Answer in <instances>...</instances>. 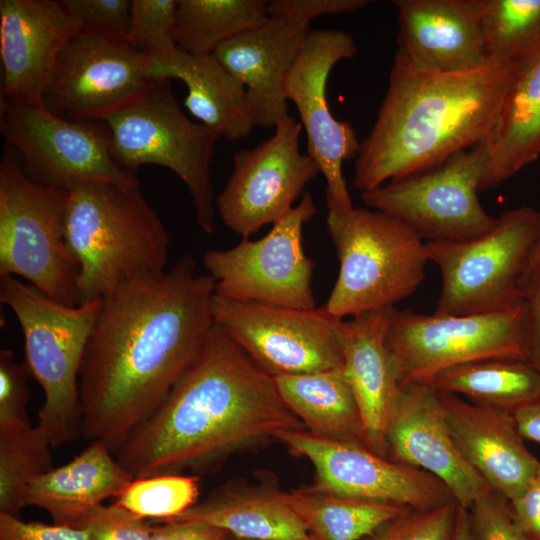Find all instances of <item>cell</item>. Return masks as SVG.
<instances>
[{"mask_svg": "<svg viewBox=\"0 0 540 540\" xmlns=\"http://www.w3.org/2000/svg\"><path fill=\"white\" fill-rule=\"evenodd\" d=\"M0 300L19 322L24 362L44 392L37 427L51 447L74 441L82 434L80 369L101 299L66 306L17 277L2 275Z\"/></svg>", "mask_w": 540, "mask_h": 540, "instance_id": "5", "label": "cell"}, {"mask_svg": "<svg viewBox=\"0 0 540 540\" xmlns=\"http://www.w3.org/2000/svg\"><path fill=\"white\" fill-rule=\"evenodd\" d=\"M512 415L522 438L540 443V395Z\"/></svg>", "mask_w": 540, "mask_h": 540, "instance_id": "47", "label": "cell"}, {"mask_svg": "<svg viewBox=\"0 0 540 540\" xmlns=\"http://www.w3.org/2000/svg\"><path fill=\"white\" fill-rule=\"evenodd\" d=\"M369 0H274L268 2L270 17L309 22L321 15L351 13L367 6Z\"/></svg>", "mask_w": 540, "mask_h": 540, "instance_id": "42", "label": "cell"}, {"mask_svg": "<svg viewBox=\"0 0 540 540\" xmlns=\"http://www.w3.org/2000/svg\"><path fill=\"white\" fill-rule=\"evenodd\" d=\"M437 392L514 412L540 395V371L524 360L494 358L445 369L428 382Z\"/></svg>", "mask_w": 540, "mask_h": 540, "instance_id": "30", "label": "cell"}, {"mask_svg": "<svg viewBox=\"0 0 540 540\" xmlns=\"http://www.w3.org/2000/svg\"><path fill=\"white\" fill-rule=\"evenodd\" d=\"M226 540H243V539L235 538L229 535Z\"/></svg>", "mask_w": 540, "mask_h": 540, "instance_id": "50", "label": "cell"}, {"mask_svg": "<svg viewBox=\"0 0 540 540\" xmlns=\"http://www.w3.org/2000/svg\"><path fill=\"white\" fill-rule=\"evenodd\" d=\"M274 380L282 400L307 431L364 444L361 414L342 366Z\"/></svg>", "mask_w": 540, "mask_h": 540, "instance_id": "29", "label": "cell"}, {"mask_svg": "<svg viewBox=\"0 0 540 540\" xmlns=\"http://www.w3.org/2000/svg\"><path fill=\"white\" fill-rule=\"evenodd\" d=\"M112 454L104 442L91 441L73 460L34 479L26 506L44 509L53 524L85 528L96 508L134 480Z\"/></svg>", "mask_w": 540, "mask_h": 540, "instance_id": "25", "label": "cell"}, {"mask_svg": "<svg viewBox=\"0 0 540 540\" xmlns=\"http://www.w3.org/2000/svg\"><path fill=\"white\" fill-rule=\"evenodd\" d=\"M199 480L193 474H160L134 479L114 503L153 521L165 522L197 502Z\"/></svg>", "mask_w": 540, "mask_h": 540, "instance_id": "35", "label": "cell"}, {"mask_svg": "<svg viewBox=\"0 0 540 540\" xmlns=\"http://www.w3.org/2000/svg\"><path fill=\"white\" fill-rule=\"evenodd\" d=\"M85 527L90 540H150L153 525L113 502L96 508Z\"/></svg>", "mask_w": 540, "mask_h": 540, "instance_id": "41", "label": "cell"}, {"mask_svg": "<svg viewBox=\"0 0 540 540\" xmlns=\"http://www.w3.org/2000/svg\"><path fill=\"white\" fill-rule=\"evenodd\" d=\"M455 501L428 509H408L365 540H452Z\"/></svg>", "mask_w": 540, "mask_h": 540, "instance_id": "37", "label": "cell"}, {"mask_svg": "<svg viewBox=\"0 0 540 540\" xmlns=\"http://www.w3.org/2000/svg\"><path fill=\"white\" fill-rule=\"evenodd\" d=\"M302 128L288 115L277 122L270 138L234 154L232 173L215 205L224 224L243 238L286 217L320 173L315 161L300 151Z\"/></svg>", "mask_w": 540, "mask_h": 540, "instance_id": "16", "label": "cell"}, {"mask_svg": "<svg viewBox=\"0 0 540 540\" xmlns=\"http://www.w3.org/2000/svg\"><path fill=\"white\" fill-rule=\"evenodd\" d=\"M26 363L15 360L9 349L0 351V428L29 425L26 404L29 399Z\"/></svg>", "mask_w": 540, "mask_h": 540, "instance_id": "39", "label": "cell"}, {"mask_svg": "<svg viewBox=\"0 0 540 540\" xmlns=\"http://www.w3.org/2000/svg\"><path fill=\"white\" fill-rule=\"evenodd\" d=\"M485 144L480 191L500 185L540 156V58L518 72Z\"/></svg>", "mask_w": 540, "mask_h": 540, "instance_id": "28", "label": "cell"}, {"mask_svg": "<svg viewBox=\"0 0 540 540\" xmlns=\"http://www.w3.org/2000/svg\"><path fill=\"white\" fill-rule=\"evenodd\" d=\"M0 131L40 185L69 191L85 183L139 182L116 160L106 126L61 118L43 103L0 98Z\"/></svg>", "mask_w": 540, "mask_h": 540, "instance_id": "11", "label": "cell"}, {"mask_svg": "<svg viewBox=\"0 0 540 540\" xmlns=\"http://www.w3.org/2000/svg\"><path fill=\"white\" fill-rule=\"evenodd\" d=\"M169 521L207 524L243 540H300L310 536L286 492L244 480L225 483Z\"/></svg>", "mask_w": 540, "mask_h": 540, "instance_id": "26", "label": "cell"}, {"mask_svg": "<svg viewBox=\"0 0 540 540\" xmlns=\"http://www.w3.org/2000/svg\"><path fill=\"white\" fill-rule=\"evenodd\" d=\"M310 193L257 240L243 238L227 250H209L203 264L215 282V295L238 301L315 308L314 263L303 248V227L317 213Z\"/></svg>", "mask_w": 540, "mask_h": 540, "instance_id": "13", "label": "cell"}, {"mask_svg": "<svg viewBox=\"0 0 540 540\" xmlns=\"http://www.w3.org/2000/svg\"><path fill=\"white\" fill-rule=\"evenodd\" d=\"M229 534L193 521H167L153 525L150 540H226Z\"/></svg>", "mask_w": 540, "mask_h": 540, "instance_id": "46", "label": "cell"}, {"mask_svg": "<svg viewBox=\"0 0 540 540\" xmlns=\"http://www.w3.org/2000/svg\"><path fill=\"white\" fill-rule=\"evenodd\" d=\"M178 0H132L129 42L151 59L180 52L175 39Z\"/></svg>", "mask_w": 540, "mask_h": 540, "instance_id": "36", "label": "cell"}, {"mask_svg": "<svg viewBox=\"0 0 540 540\" xmlns=\"http://www.w3.org/2000/svg\"><path fill=\"white\" fill-rule=\"evenodd\" d=\"M385 440L388 459L432 474L465 510L494 492L457 448L438 392L429 383L401 387Z\"/></svg>", "mask_w": 540, "mask_h": 540, "instance_id": "19", "label": "cell"}, {"mask_svg": "<svg viewBox=\"0 0 540 540\" xmlns=\"http://www.w3.org/2000/svg\"><path fill=\"white\" fill-rule=\"evenodd\" d=\"M295 455L315 470L316 489L342 498L428 509L455 501L448 487L432 474L380 456L364 444L316 436L306 429L282 433Z\"/></svg>", "mask_w": 540, "mask_h": 540, "instance_id": "18", "label": "cell"}, {"mask_svg": "<svg viewBox=\"0 0 540 540\" xmlns=\"http://www.w3.org/2000/svg\"><path fill=\"white\" fill-rule=\"evenodd\" d=\"M508 503L517 527L534 540L540 538V463L522 493Z\"/></svg>", "mask_w": 540, "mask_h": 540, "instance_id": "45", "label": "cell"}, {"mask_svg": "<svg viewBox=\"0 0 540 540\" xmlns=\"http://www.w3.org/2000/svg\"><path fill=\"white\" fill-rule=\"evenodd\" d=\"M310 30L309 22L269 16L213 53L244 87L255 127H275L289 115L285 82Z\"/></svg>", "mask_w": 540, "mask_h": 540, "instance_id": "22", "label": "cell"}, {"mask_svg": "<svg viewBox=\"0 0 540 540\" xmlns=\"http://www.w3.org/2000/svg\"><path fill=\"white\" fill-rule=\"evenodd\" d=\"M102 122L118 163L134 174L147 164L173 171L189 192L197 224L212 233L216 197L210 166L220 136L184 114L170 80H153L139 97Z\"/></svg>", "mask_w": 540, "mask_h": 540, "instance_id": "8", "label": "cell"}, {"mask_svg": "<svg viewBox=\"0 0 540 540\" xmlns=\"http://www.w3.org/2000/svg\"><path fill=\"white\" fill-rule=\"evenodd\" d=\"M0 540H90L89 530L56 524L25 522L0 514Z\"/></svg>", "mask_w": 540, "mask_h": 540, "instance_id": "43", "label": "cell"}, {"mask_svg": "<svg viewBox=\"0 0 540 540\" xmlns=\"http://www.w3.org/2000/svg\"><path fill=\"white\" fill-rule=\"evenodd\" d=\"M395 309L387 307L339 323L342 368L361 414L364 444L386 458V429L401 390L385 343Z\"/></svg>", "mask_w": 540, "mask_h": 540, "instance_id": "24", "label": "cell"}, {"mask_svg": "<svg viewBox=\"0 0 540 540\" xmlns=\"http://www.w3.org/2000/svg\"><path fill=\"white\" fill-rule=\"evenodd\" d=\"M215 282L190 254L101 298L82 361V434L115 454L162 403L214 325Z\"/></svg>", "mask_w": 540, "mask_h": 540, "instance_id": "1", "label": "cell"}, {"mask_svg": "<svg viewBox=\"0 0 540 540\" xmlns=\"http://www.w3.org/2000/svg\"><path fill=\"white\" fill-rule=\"evenodd\" d=\"M540 237V212L507 211L488 232L466 241H425L442 274L434 313L479 315L507 310L523 298L520 282Z\"/></svg>", "mask_w": 540, "mask_h": 540, "instance_id": "9", "label": "cell"}, {"mask_svg": "<svg viewBox=\"0 0 540 540\" xmlns=\"http://www.w3.org/2000/svg\"><path fill=\"white\" fill-rule=\"evenodd\" d=\"M339 273L324 307L343 319L393 307L425 279V242L400 219L375 209L329 211Z\"/></svg>", "mask_w": 540, "mask_h": 540, "instance_id": "6", "label": "cell"}, {"mask_svg": "<svg viewBox=\"0 0 540 540\" xmlns=\"http://www.w3.org/2000/svg\"><path fill=\"white\" fill-rule=\"evenodd\" d=\"M146 73L152 80L182 81L187 110L220 137L238 141L255 128L244 87L214 54L193 56L180 50L170 58H148Z\"/></svg>", "mask_w": 540, "mask_h": 540, "instance_id": "27", "label": "cell"}, {"mask_svg": "<svg viewBox=\"0 0 540 540\" xmlns=\"http://www.w3.org/2000/svg\"><path fill=\"white\" fill-rule=\"evenodd\" d=\"M452 438L462 456L508 501L522 493L540 461L526 448L511 412L438 392Z\"/></svg>", "mask_w": 540, "mask_h": 540, "instance_id": "23", "label": "cell"}, {"mask_svg": "<svg viewBox=\"0 0 540 540\" xmlns=\"http://www.w3.org/2000/svg\"><path fill=\"white\" fill-rule=\"evenodd\" d=\"M356 53L348 32L310 30L285 82V97L295 104L306 132L307 154L326 180L327 206L337 213L353 208L342 166L356 157L360 142L353 125L331 113L326 87L333 67Z\"/></svg>", "mask_w": 540, "mask_h": 540, "instance_id": "17", "label": "cell"}, {"mask_svg": "<svg viewBox=\"0 0 540 540\" xmlns=\"http://www.w3.org/2000/svg\"><path fill=\"white\" fill-rule=\"evenodd\" d=\"M300 540H316L313 536H309L307 538H304V539H300Z\"/></svg>", "mask_w": 540, "mask_h": 540, "instance_id": "51", "label": "cell"}, {"mask_svg": "<svg viewBox=\"0 0 540 540\" xmlns=\"http://www.w3.org/2000/svg\"><path fill=\"white\" fill-rule=\"evenodd\" d=\"M537 540H540V538H538Z\"/></svg>", "mask_w": 540, "mask_h": 540, "instance_id": "52", "label": "cell"}, {"mask_svg": "<svg viewBox=\"0 0 540 540\" xmlns=\"http://www.w3.org/2000/svg\"><path fill=\"white\" fill-rule=\"evenodd\" d=\"M60 3L77 21L80 30L128 40L131 1L61 0Z\"/></svg>", "mask_w": 540, "mask_h": 540, "instance_id": "38", "label": "cell"}, {"mask_svg": "<svg viewBox=\"0 0 540 540\" xmlns=\"http://www.w3.org/2000/svg\"><path fill=\"white\" fill-rule=\"evenodd\" d=\"M487 156L483 142L433 168L389 181L360 196L371 209L403 221L422 240H470L491 230L497 221L478 198Z\"/></svg>", "mask_w": 540, "mask_h": 540, "instance_id": "12", "label": "cell"}, {"mask_svg": "<svg viewBox=\"0 0 540 540\" xmlns=\"http://www.w3.org/2000/svg\"><path fill=\"white\" fill-rule=\"evenodd\" d=\"M520 289L527 306L525 361L540 371V267L525 270Z\"/></svg>", "mask_w": 540, "mask_h": 540, "instance_id": "44", "label": "cell"}, {"mask_svg": "<svg viewBox=\"0 0 540 540\" xmlns=\"http://www.w3.org/2000/svg\"><path fill=\"white\" fill-rule=\"evenodd\" d=\"M481 30L487 59L520 72L540 58V0H485Z\"/></svg>", "mask_w": 540, "mask_h": 540, "instance_id": "33", "label": "cell"}, {"mask_svg": "<svg viewBox=\"0 0 540 540\" xmlns=\"http://www.w3.org/2000/svg\"><path fill=\"white\" fill-rule=\"evenodd\" d=\"M264 0H178L175 39L189 55L213 54L219 45L269 18Z\"/></svg>", "mask_w": 540, "mask_h": 540, "instance_id": "32", "label": "cell"}, {"mask_svg": "<svg viewBox=\"0 0 540 540\" xmlns=\"http://www.w3.org/2000/svg\"><path fill=\"white\" fill-rule=\"evenodd\" d=\"M69 192L43 186L5 144L0 161V276L22 277L66 306L79 305V265L65 238Z\"/></svg>", "mask_w": 540, "mask_h": 540, "instance_id": "7", "label": "cell"}, {"mask_svg": "<svg viewBox=\"0 0 540 540\" xmlns=\"http://www.w3.org/2000/svg\"><path fill=\"white\" fill-rule=\"evenodd\" d=\"M517 74L493 60L470 71L417 73L394 58L376 121L355 157V188L372 190L485 142Z\"/></svg>", "mask_w": 540, "mask_h": 540, "instance_id": "3", "label": "cell"}, {"mask_svg": "<svg viewBox=\"0 0 540 540\" xmlns=\"http://www.w3.org/2000/svg\"><path fill=\"white\" fill-rule=\"evenodd\" d=\"M485 0H394V58L413 72L445 74L487 64L481 15Z\"/></svg>", "mask_w": 540, "mask_h": 540, "instance_id": "20", "label": "cell"}, {"mask_svg": "<svg viewBox=\"0 0 540 540\" xmlns=\"http://www.w3.org/2000/svg\"><path fill=\"white\" fill-rule=\"evenodd\" d=\"M536 267H540V237L534 246L526 269Z\"/></svg>", "mask_w": 540, "mask_h": 540, "instance_id": "49", "label": "cell"}, {"mask_svg": "<svg viewBox=\"0 0 540 540\" xmlns=\"http://www.w3.org/2000/svg\"><path fill=\"white\" fill-rule=\"evenodd\" d=\"M468 512L479 540H534L515 524L508 500L495 492L479 499Z\"/></svg>", "mask_w": 540, "mask_h": 540, "instance_id": "40", "label": "cell"}, {"mask_svg": "<svg viewBox=\"0 0 540 540\" xmlns=\"http://www.w3.org/2000/svg\"><path fill=\"white\" fill-rule=\"evenodd\" d=\"M263 371L219 327L159 407L115 453L133 477L193 475L231 455L304 430Z\"/></svg>", "mask_w": 540, "mask_h": 540, "instance_id": "2", "label": "cell"}, {"mask_svg": "<svg viewBox=\"0 0 540 540\" xmlns=\"http://www.w3.org/2000/svg\"><path fill=\"white\" fill-rule=\"evenodd\" d=\"M215 324L272 377L340 367L339 323L323 307L296 309L214 294Z\"/></svg>", "mask_w": 540, "mask_h": 540, "instance_id": "14", "label": "cell"}, {"mask_svg": "<svg viewBox=\"0 0 540 540\" xmlns=\"http://www.w3.org/2000/svg\"><path fill=\"white\" fill-rule=\"evenodd\" d=\"M524 299L490 314L426 315L395 309L386 347L401 387L428 383L457 365L494 358L525 361Z\"/></svg>", "mask_w": 540, "mask_h": 540, "instance_id": "10", "label": "cell"}, {"mask_svg": "<svg viewBox=\"0 0 540 540\" xmlns=\"http://www.w3.org/2000/svg\"><path fill=\"white\" fill-rule=\"evenodd\" d=\"M68 192L65 238L79 265V305L166 270L170 237L139 182L85 183Z\"/></svg>", "mask_w": 540, "mask_h": 540, "instance_id": "4", "label": "cell"}, {"mask_svg": "<svg viewBox=\"0 0 540 540\" xmlns=\"http://www.w3.org/2000/svg\"><path fill=\"white\" fill-rule=\"evenodd\" d=\"M47 438L31 424L0 428V514L17 516L31 482L53 467Z\"/></svg>", "mask_w": 540, "mask_h": 540, "instance_id": "34", "label": "cell"}, {"mask_svg": "<svg viewBox=\"0 0 540 540\" xmlns=\"http://www.w3.org/2000/svg\"><path fill=\"white\" fill-rule=\"evenodd\" d=\"M452 540H479L472 528L468 510L458 506Z\"/></svg>", "mask_w": 540, "mask_h": 540, "instance_id": "48", "label": "cell"}, {"mask_svg": "<svg viewBox=\"0 0 540 540\" xmlns=\"http://www.w3.org/2000/svg\"><path fill=\"white\" fill-rule=\"evenodd\" d=\"M286 497L316 540H365L410 509L342 498L315 487L286 492Z\"/></svg>", "mask_w": 540, "mask_h": 540, "instance_id": "31", "label": "cell"}, {"mask_svg": "<svg viewBox=\"0 0 540 540\" xmlns=\"http://www.w3.org/2000/svg\"><path fill=\"white\" fill-rule=\"evenodd\" d=\"M148 58L127 39L80 30L61 50L42 103L67 120L102 121L151 85Z\"/></svg>", "mask_w": 540, "mask_h": 540, "instance_id": "15", "label": "cell"}, {"mask_svg": "<svg viewBox=\"0 0 540 540\" xmlns=\"http://www.w3.org/2000/svg\"><path fill=\"white\" fill-rule=\"evenodd\" d=\"M79 31L60 1L1 0V98L42 103L61 50Z\"/></svg>", "mask_w": 540, "mask_h": 540, "instance_id": "21", "label": "cell"}]
</instances>
